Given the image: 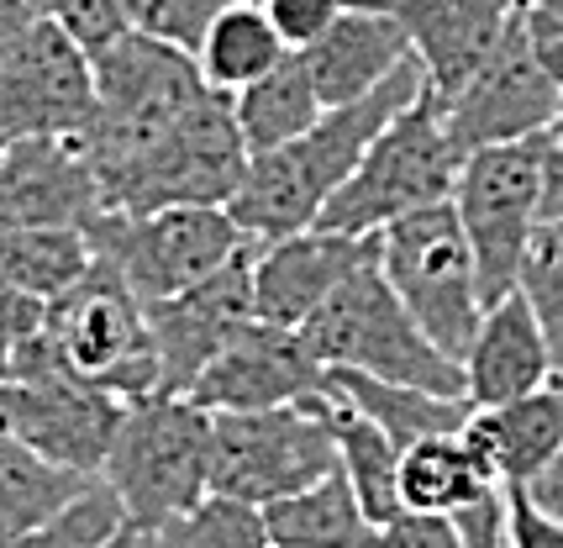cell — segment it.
Listing matches in <instances>:
<instances>
[{
	"label": "cell",
	"mask_w": 563,
	"mask_h": 548,
	"mask_svg": "<svg viewBox=\"0 0 563 548\" xmlns=\"http://www.w3.org/2000/svg\"><path fill=\"white\" fill-rule=\"evenodd\" d=\"M247 317H253V243L190 291L147 300V338H153V359H158V391L185 396Z\"/></svg>",
	"instance_id": "obj_16"
},
{
	"label": "cell",
	"mask_w": 563,
	"mask_h": 548,
	"mask_svg": "<svg viewBox=\"0 0 563 548\" xmlns=\"http://www.w3.org/2000/svg\"><path fill=\"white\" fill-rule=\"evenodd\" d=\"M538 249L563 253V222H548V227H542V243H538Z\"/></svg>",
	"instance_id": "obj_44"
},
{
	"label": "cell",
	"mask_w": 563,
	"mask_h": 548,
	"mask_svg": "<svg viewBox=\"0 0 563 548\" xmlns=\"http://www.w3.org/2000/svg\"><path fill=\"white\" fill-rule=\"evenodd\" d=\"M321 111H327V100H321L300 48H290L269 75L253 79L247 90L232 96V117H238V132H243L247 153H269V149L295 143L300 132H311L321 122Z\"/></svg>",
	"instance_id": "obj_25"
},
{
	"label": "cell",
	"mask_w": 563,
	"mask_h": 548,
	"mask_svg": "<svg viewBox=\"0 0 563 548\" xmlns=\"http://www.w3.org/2000/svg\"><path fill=\"white\" fill-rule=\"evenodd\" d=\"M90 69H96V117L79 138L96 164L100 200L111 206L117 185L143 164L147 149L174 122H185L211 96V85L200 75L196 53L169 48V43L132 32V26L90 53Z\"/></svg>",
	"instance_id": "obj_2"
},
{
	"label": "cell",
	"mask_w": 563,
	"mask_h": 548,
	"mask_svg": "<svg viewBox=\"0 0 563 548\" xmlns=\"http://www.w3.org/2000/svg\"><path fill=\"white\" fill-rule=\"evenodd\" d=\"M553 380H559V370H553V349H548V332L538 322L532 296L511 291L495 306H485L479 332H474V343L464 353L468 401L474 406H500V401L542 391Z\"/></svg>",
	"instance_id": "obj_20"
},
{
	"label": "cell",
	"mask_w": 563,
	"mask_h": 548,
	"mask_svg": "<svg viewBox=\"0 0 563 548\" xmlns=\"http://www.w3.org/2000/svg\"><path fill=\"white\" fill-rule=\"evenodd\" d=\"M100 480L137 533L169 523L174 512L196 506L211 491V412L190 396L126 401Z\"/></svg>",
	"instance_id": "obj_4"
},
{
	"label": "cell",
	"mask_w": 563,
	"mask_h": 548,
	"mask_svg": "<svg viewBox=\"0 0 563 548\" xmlns=\"http://www.w3.org/2000/svg\"><path fill=\"white\" fill-rule=\"evenodd\" d=\"M90 243L111 259L143 300H164L200 285L247 249L227 206H153V211H100Z\"/></svg>",
	"instance_id": "obj_10"
},
{
	"label": "cell",
	"mask_w": 563,
	"mask_h": 548,
	"mask_svg": "<svg viewBox=\"0 0 563 548\" xmlns=\"http://www.w3.org/2000/svg\"><path fill=\"white\" fill-rule=\"evenodd\" d=\"M374 253H379V270L395 285V296L421 322V332L464 364L479 317H485V291H479V264H474L453 200L421 206L411 217L379 227Z\"/></svg>",
	"instance_id": "obj_8"
},
{
	"label": "cell",
	"mask_w": 563,
	"mask_h": 548,
	"mask_svg": "<svg viewBox=\"0 0 563 548\" xmlns=\"http://www.w3.org/2000/svg\"><path fill=\"white\" fill-rule=\"evenodd\" d=\"M327 417H332V438H338V470L347 474L358 506L385 527L406 512L400 506V443L379 423H368L358 406H347L332 385H327Z\"/></svg>",
	"instance_id": "obj_29"
},
{
	"label": "cell",
	"mask_w": 563,
	"mask_h": 548,
	"mask_svg": "<svg viewBox=\"0 0 563 548\" xmlns=\"http://www.w3.org/2000/svg\"><path fill=\"white\" fill-rule=\"evenodd\" d=\"M506 496H511V548H563V523L538 512L521 485H506Z\"/></svg>",
	"instance_id": "obj_40"
},
{
	"label": "cell",
	"mask_w": 563,
	"mask_h": 548,
	"mask_svg": "<svg viewBox=\"0 0 563 548\" xmlns=\"http://www.w3.org/2000/svg\"><path fill=\"white\" fill-rule=\"evenodd\" d=\"M338 470L327 391L264 412H211V491L269 506Z\"/></svg>",
	"instance_id": "obj_9"
},
{
	"label": "cell",
	"mask_w": 563,
	"mask_h": 548,
	"mask_svg": "<svg viewBox=\"0 0 563 548\" xmlns=\"http://www.w3.org/2000/svg\"><path fill=\"white\" fill-rule=\"evenodd\" d=\"M406 26L438 96H453L506 37L521 0H374Z\"/></svg>",
	"instance_id": "obj_19"
},
{
	"label": "cell",
	"mask_w": 563,
	"mask_h": 548,
	"mask_svg": "<svg viewBox=\"0 0 563 548\" xmlns=\"http://www.w3.org/2000/svg\"><path fill=\"white\" fill-rule=\"evenodd\" d=\"M122 412L126 401L111 396L100 380L74 370L48 332L26 338L11 374L0 380V427L16 432L43 459L90 474V480H100V464H106L117 427H122Z\"/></svg>",
	"instance_id": "obj_6"
},
{
	"label": "cell",
	"mask_w": 563,
	"mask_h": 548,
	"mask_svg": "<svg viewBox=\"0 0 563 548\" xmlns=\"http://www.w3.org/2000/svg\"><path fill=\"white\" fill-rule=\"evenodd\" d=\"M327 385L358 406L368 423H379L390 432L400 453L421 443V438H438V432H464L474 417V401L468 396H438V391H421V385H400V380H379L364 370H327Z\"/></svg>",
	"instance_id": "obj_24"
},
{
	"label": "cell",
	"mask_w": 563,
	"mask_h": 548,
	"mask_svg": "<svg viewBox=\"0 0 563 548\" xmlns=\"http://www.w3.org/2000/svg\"><path fill=\"white\" fill-rule=\"evenodd\" d=\"M300 338L327 370H364L438 396H468L464 364L421 332V322L406 311V300L395 296V285L379 270V253H368L300 322Z\"/></svg>",
	"instance_id": "obj_3"
},
{
	"label": "cell",
	"mask_w": 563,
	"mask_h": 548,
	"mask_svg": "<svg viewBox=\"0 0 563 548\" xmlns=\"http://www.w3.org/2000/svg\"><path fill=\"white\" fill-rule=\"evenodd\" d=\"M427 90L421 58H406L385 85H374L368 96L347 106H327L311 132H300L295 143L269 153H247L243 185L232 190L227 211L243 227L247 243H274L290 238L300 227H317L327 200L347 185L358 169V158L374 149V138Z\"/></svg>",
	"instance_id": "obj_1"
},
{
	"label": "cell",
	"mask_w": 563,
	"mask_h": 548,
	"mask_svg": "<svg viewBox=\"0 0 563 548\" xmlns=\"http://www.w3.org/2000/svg\"><path fill=\"white\" fill-rule=\"evenodd\" d=\"M43 332L58 343V353L69 359L74 370L100 380L111 396L122 401L164 396L158 391L153 338H147V300L126 285L111 259L96 253L85 280L69 285L58 300H48Z\"/></svg>",
	"instance_id": "obj_11"
},
{
	"label": "cell",
	"mask_w": 563,
	"mask_h": 548,
	"mask_svg": "<svg viewBox=\"0 0 563 548\" xmlns=\"http://www.w3.org/2000/svg\"><path fill=\"white\" fill-rule=\"evenodd\" d=\"M453 527H459L464 548H511V496H506V485H495L479 501L459 506Z\"/></svg>",
	"instance_id": "obj_37"
},
{
	"label": "cell",
	"mask_w": 563,
	"mask_h": 548,
	"mask_svg": "<svg viewBox=\"0 0 563 548\" xmlns=\"http://www.w3.org/2000/svg\"><path fill=\"white\" fill-rule=\"evenodd\" d=\"M96 117L90 48L53 17H37L26 43L0 64V138H79Z\"/></svg>",
	"instance_id": "obj_14"
},
{
	"label": "cell",
	"mask_w": 563,
	"mask_h": 548,
	"mask_svg": "<svg viewBox=\"0 0 563 548\" xmlns=\"http://www.w3.org/2000/svg\"><path fill=\"white\" fill-rule=\"evenodd\" d=\"M274 548H379V523L368 517L343 470L321 474L317 485L264 506Z\"/></svg>",
	"instance_id": "obj_23"
},
{
	"label": "cell",
	"mask_w": 563,
	"mask_h": 548,
	"mask_svg": "<svg viewBox=\"0 0 563 548\" xmlns=\"http://www.w3.org/2000/svg\"><path fill=\"white\" fill-rule=\"evenodd\" d=\"M269 11L274 32L290 43V48H311L327 26L347 11V0H258Z\"/></svg>",
	"instance_id": "obj_36"
},
{
	"label": "cell",
	"mask_w": 563,
	"mask_h": 548,
	"mask_svg": "<svg viewBox=\"0 0 563 548\" xmlns=\"http://www.w3.org/2000/svg\"><path fill=\"white\" fill-rule=\"evenodd\" d=\"M43 300H32L26 291H16L11 280H0V380L11 374L16 353L26 349V338L43 332Z\"/></svg>",
	"instance_id": "obj_38"
},
{
	"label": "cell",
	"mask_w": 563,
	"mask_h": 548,
	"mask_svg": "<svg viewBox=\"0 0 563 548\" xmlns=\"http://www.w3.org/2000/svg\"><path fill=\"white\" fill-rule=\"evenodd\" d=\"M96 264V243L85 227H5L0 232V280H11L32 300H58Z\"/></svg>",
	"instance_id": "obj_30"
},
{
	"label": "cell",
	"mask_w": 563,
	"mask_h": 548,
	"mask_svg": "<svg viewBox=\"0 0 563 548\" xmlns=\"http://www.w3.org/2000/svg\"><path fill=\"white\" fill-rule=\"evenodd\" d=\"M559 117L563 79L538 58L521 17H511L490 58L453 96H442V122H448V138L464 158L479 149H495V143H521V138L553 132Z\"/></svg>",
	"instance_id": "obj_12"
},
{
	"label": "cell",
	"mask_w": 563,
	"mask_h": 548,
	"mask_svg": "<svg viewBox=\"0 0 563 548\" xmlns=\"http://www.w3.org/2000/svg\"><path fill=\"white\" fill-rule=\"evenodd\" d=\"M285 53H290V43L274 32L269 11H264L258 0H227L217 11V22L206 26V37H200L196 64L211 90L238 96L253 79L269 75Z\"/></svg>",
	"instance_id": "obj_28"
},
{
	"label": "cell",
	"mask_w": 563,
	"mask_h": 548,
	"mask_svg": "<svg viewBox=\"0 0 563 548\" xmlns=\"http://www.w3.org/2000/svg\"><path fill=\"white\" fill-rule=\"evenodd\" d=\"M132 533H137V527H132ZM132 548H153V538H147V533H137V538H132Z\"/></svg>",
	"instance_id": "obj_45"
},
{
	"label": "cell",
	"mask_w": 563,
	"mask_h": 548,
	"mask_svg": "<svg viewBox=\"0 0 563 548\" xmlns=\"http://www.w3.org/2000/svg\"><path fill=\"white\" fill-rule=\"evenodd\" d=\"M542 158H548V132L468 153L459 169L453 211L479 264L485 306L521 291L527 264L542 243Z\"/></svg>",
	"instance_id": "obj_7"
},
{
	"label": "cell",
	"mask_w": 563,
	"mask_h": 548,
	"mask_svg": "<svg viewBox=\"0 0 563 548\" xmlns=\"http://www.w3.org/2000/svg\"><path fill=\"white\" fill-rule=\"evenodd\" d=\"M0 149H5V138H0Z\"/></svg>",
	"instance_id": "obj_48"
},
{
	"label": "cell",
	"mask_w": 563,
	"mask_h": 548,
	"mask_svg": "<svg viewBox=\"0 0 563 548\" xmlns=\"http://www.w3.org/2000/svg\"><path fill=\"white\" fill-rule=\"evenodd\" d=\"M495 485H500L495 470L479 459V449L464 432H438V438H421V443L400 453V506L406 512L453 517L459 506L479 501Z\"/></svg>",
	"instance_id": "obj_26"
},
{
	"label": "cell",
	"mask_w": 563,
	"mask_h": 548,
	"mask_svg": "<svg viewBox=\"0 0 563 548\" xmlns=\"http://www.w3.org/2000/svg\"><path fill=\"white\" fill-rule=\"evenodd\" d=\"M521 291L538 306V322L548 332V349H553V370L563 380V253H548V249L532 253Z\"/></svg>",
	"instance_id": "obj_34"
},
{
	"label": "cell",
	"mask_w": 563,
	"mask_h": 548,
	"mask_svg": "<svg viewBox=\"0 0 563 548\" xmlns=\"http://www.w3.org/2000/svg\"><path fill=\"white\" fill-rule=\"evenodd\" d=\"M132 538H137V533L126 527V533H122V538H117V544H111V548H132Z\"/></svg>",
	"instance_id": "obj_46"
},
{
	"label": "cell",
	"mask_w": 563,
	"mask_h": 548,
	"mask_svg": "<svg viewBox=\"0 0 563 548\" xmlns=\"http://www.w3.org/2000/svg\"><path fill=\"white\" fill-rule=\"evenodd\" d=\"M464 438L479 449L500 485H527L563 449V380L500 406H474Z\"/></svg>",
	"instance_id": "obj_22"
},
{
	"label": "cell",
	"mask_w": 563,
	"mask_h": 548,
	"mask_svg": "<svg viewBox=\"0 0 563 548\" xmlns=\"http://www.w3.org/2000/svg\"><path fill=\"white\" fill-rule=\"evenodd\" d=\"M379 548H464V538L442 512H400L379 527Z\"/></svg>",
	"instance_id": "obj_39"
},
{
	"label": "cell",
	"mask_w": 563,
	"mask_h": 548,
	"mask_svg": "<svg viewBox=\"0 0 563 548\" xmlns=\"http://www.w3.org/2000/svg\"><path fill=\"white\" fill-rule=\"evenodd\" d=\"M368 253L374 238L332 232V227H300L290 238L253 243V317L300 327Z\"/></svg>",
	"instance_id": "obj_18"
},
{
	"label": "cell",
	"mask_w": 563,
	"mask_h": 548,
	"mask_svg": "<svg viewBox=\"0 0 563 548\" xmlns=\"http://www.w3.org/2000/svg\"><path fill=\"white\" fill-rule=\"evenodd\" d=\"M521 491H527V501H532L538 512H548L553 523H563V449L553 453V459H548V464H542Z\"/></svg>",
	"instance_id": "obj_42"
},
{
	"label": "cell",
	"mask_w": 563,
	"mask_h": 548,
	"mask_svg": "<svg viewBox=\"0 0 563 548\" xmlns=\"http://www.w3.org/2000/svg\"><path fill=\"white\" fill-rule=\"evenodd\" d=\"M300 53H306V69H311L327 106H347V100L368 96L406 58H417L406 26L395 22L385 6H374V0H347L343 17Z\"/></svg>",
	"instance_id": "obj_21"
},
{
	"label": "cell",
	"mask_w": 563,
	"mask_h": 548,
	"mask_svg": "<svg viewBox=\"0 0 563 548\" xmlns=\"http://www.w3.org/2000/svg\"><path fill=\"white\" fill-rule=\"evenodd\" d=\"M126 527L132 523H126L122 501L111 496L106 480H96V485H90L85 496H74L58 517H48L43 527L22 533L16 544H5V548H111Z\"/></svg>",
	"instance_id": "obj_32"
},
{
	"label": "cell",
	"mask_w": 563,
	"mask_h": 548,
	"mask_svg": "<svg viewBox=\"0 0 563 548\" xmlns=\"http://www.w3.org/2000/svg\"><path fill=\"white\" fill-rule=\"evenodd\" d=\"M321 391H327V364L300 338V327L247 317L185 396L206 412H264V406L311 401Z\"/></svg>",
	"instance_id": "obj_15"
},
{
	"label": "cell",
	"mask_w": 563,
	"mask_h": 548,
	"mask_svg": "<svg viewBox=\"0 0 563 548\" xmlns=\"http://www.w3.org/2000/svg\"><path fill=\"white\" fill-rule=\"evenodd\" d=\"M90 485H96L90 474L53 464L37 449H26L16 432L0 427V548L16 544L32 527H43L48 517H58Z\"/></svg>",
	"instance_id": "obj_27"
},
{
	"label": "cell",
	"mask_w": 563,
	"mask_h": 548,
	"mask_svg": "<svg viewBox=\"0 0 563 548\" xmlns=\"http://www.w3.org/2000/svg\"><path fill=\"white\" fill-rule=\"evenodd\" d=\"M459 169H464V153L453 149V138H448L442 96L427 85V90L374 138V149L358 158V169L347 175L343 190L327 200V211L317 217V227L374 238L379 227L400 222V217H411L421 206L453 200Z\"/></svg>",
	"instance_id": "obj_5"
},
{
	"label": "cell",
	"mask_w": 563,
	"mask_h": 548,
	"mask_svg": "<svg viewBox=\"0 0 563 548\" xmlns=\"http://www.w3.org/2000/svg\"><path fill=\"white\" fill-rule=\"evenodd\" d=\"M247 143L232 117V96L200 100L185 122H174L147 158L117 185L106 211H153V206H227L243 185Z\"/></svg>",
	"instance_id": "obj_13"
},
{
	"label": "cell",
	"mask_w": 563,
	"mask_h": 548,
	"mask_svg": "<svg viewBox=\"0 0 563 548\" xmlns=\"http://www.w3.org/2000/svg\"><path fill=\"white\" fill-rule=\"evenodd\" d=\"M106 211L85 138H5L0 149V232L85 227Z\"/></svg>",
	"instance_id": "obj_17"
},
{
	"label": "cell",
	"mask_w": 563,
	"mask_h": 548,
	"mask_svg": "<svg viewBox=\"0 0 563 548\" xmlns=\"http://www.w3.org/2000/svg\"><path fill=\"white\" fill-rule=\"evenodd\" d=\"M37 17H43V11L26 6V0H0V64L26 43V32L37 26Z\"/></svg>",
	"instance_id": "obj_43"
},
{
	"label": "cell",
	"mask_w": 563,
	"mask_h": 548,
	"mask_svg": "<svg viewBox=\"0 0 563 548\" xmlns=\"http://www.w3.org/2000/svg\"><path fill=\"white\" fill-rule=\"evenodd\" d=\"M563 222V117L548 132V158H542V227Z\"/></svg>",
	"instance_id": "obj_41"
},
{
	"label": "cell",
	"mask_w": 563,
	"mask_h": 548,
	"mask_svg": "<svg viewBox=\"0 0 563 548\" xmlns=\"http://www.w3.org/2000/svg\"><path fill=\"white\" fill-rule=\"evenodd\" d=\"M43 17H53L74 43H85V48L96 53V48H106L111 37L126 32V0H48Z\"/></svg>",
	"instance_id": "obj_35"
},
{
	"label": "cell",
	"mask_w": 563,
	"mask_h": 548,
	"mask_svg": "<svg viewBox=\"0 0 563 548\" xmlns=\"http://www.w3.org/2000/svg\"><path fill=\"white\" fill-rule=\"evenodd\" d=\"M26 6H37V11H48V0H26Z\"/></svg>",
	"instance_id": "obj_47"
},
{
	"label": "cell",
	"mask_w": 563,
	"mask_h": 548,
	"mask_svg": "<svg viewBox=\"0 0 563 548\" xmlns=\"http://www.w3.org/2000/svg\"><path fill=\"white\" fill-rule=\"evenodd\" d=\"M227 0H126V26L132 32H147L169 48L196 53L206 26L217 22V11Z\"/></svg>",
	"instance_id": "obj_33"
},
{
	"label": "cell",
	"mask_w": 563,
	"mask_h": 548,
	"mask_svg": "<svg viewBox=\"0 0 563 548\" xmlns=\"http://www.w3.org/2000/svg\"><path fill=\"white\" fill-rule=\"evenodd\" d=\"M147 538H153V548H274L264 506L221 496V491H206L196 506L174 512Z\"/></svg>",
	"instance_id": "obj_31"
}]
</instances>
